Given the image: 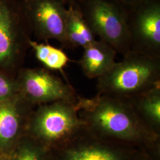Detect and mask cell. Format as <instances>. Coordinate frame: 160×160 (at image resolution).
Returning a JSON list of instances; mask_svg holds the SVG:
<instances>
[{"label":"cell","instance_id":"cell-5","mask_svg":"<svg viewBox=\"0 0 160 160\" xmlns=\"http://www.w3.org/2000/svg\"><path fill=\"white\" fill-rule=\"evenodd\" d=\"M86 22L95 36L123 56L131 50L128 14L111 0H77Z\"/></svg>","mask_w":160,"mask_h":160},{"label":"cell","instance_id":"cell-3","mask_svg":"<svg viewBox=\"0 0 160 160\" xmlns=\"http://www.w3.org/2000/svg\"><path fill=\"white\" fill-rule=\"evenodd\" d=\"M84 129L77 104L58 101L32 112L26 134L53 150L68 143Z\"/></svg>","mask_w":160,"mask_h":160},{"label":"cell","instance_id":"cell-11","mask_svg":"<svg viewBox=\"0 0 160 160\" xmlns=\"http://www.w3.org/2000/svg\"><path fill=\"white\" fill-rule=\"evenodd\" d=\"M82 56L77 61L88 78H98L114 65L117 52L109 44L96 40L85 47Z\"/></svg>","mask_w":160,"mask_h":160},{"label":"cell","instance_id":"cell-17","mask_svg":"<svg viewBox=\"0 0 160 160\" xmlns=\"http://www.w3.org/2000/svg\"><path fill=\"white\" fill-rule=\"evenodd\" d=\"M121 7L126 11L127 14L135 7L142 2L143 0H111Z\"/></svg>","mask_w":160,"mask_h":160},{"label":"cell","instance_id":"cell-18","mask_svg":"<svg viewBox=\"0 0 160 160\" xmlns=\"http://www.w3.org/2000/svg\"><path fill=\"white\" fill-rule=\"evenodd\" d=\"M136 160H160V154H155L141 149Z\"/></svg>","mask_w":160,"mask_h":160},{"label":"cell","instance_id":"cell-2","mask_svg":"<svg viewBox=\"0 0 160 160\" xmlns=\"http://www.w3.org/2000/svg\"><path fill=\"white\" fill-rule=\"evenodd\" d=\"M98 94L130 100L160 86V58L130 51L97 78Z\"/></svg>","mask_w":160,"mask_h":160},{"label":"cell","instance_id":"cell-8","mask_svg":"<svg viewBox=\"0 0 160 160\" xmlns=\"http://www.w3.org/2000/svg\"><path fill=\"white\" fill-rule=\"evenodd\" d=\"M20 1L32 34L46 43L49 40H57L66 49L68 8L65 0Z\"/></svg>","mask_w":160,"mask_h":160},{"label":"cell","instance_id":"cell-6","mask_svg":"<svg viewBox=\"0 0 160 160\" xmlns=\"http://www.w3.org/2000/svg\"><path fill=\"white\" fill-rule=\"evenodd\" d=\"M20 95L30 105H42L58 101L77 104L79 99L69 82L42 68H24L18 72Z\"/></svg>","mask_w":160,"mask_h":160},{"label":"cell","instance_id":"cell-19","mask_svg":"<svg viewBox=\"0 0 160 160\" xmlns=\"http://www.w3.org/2000/svg\"><path fill=\"white\" fill-rule=\"evenodd\" d=\"M67 6H72V7H77V0H65Z\"/></svg>","mask_w":160,"mask_h":160},{"label":"cell","instance_id":"cell-9","mask_svg":"<svg viewBox=\"0 0 160 160\" xmlns=\"http://www.w3.org/2000/svg\"><path fill=\"white\" fill-rule=\"evenodd\" d=\"M131 50L160 58V0H143L128 13Z\"/></svg>","mask_w":160,"mask_h":160},{"label":"cell","instance_id":"cell-12","mask_svg":"<svg viewBox=\"0 0 160 160\" xmlns=\"http://www.w3.org/2000/svg\"><path fill=\"white\" fill-rule=\"evenodd\" d=\"M65 36L66 49L84 48L96 40L95 34L86 22L78 6L68 7Z\"/></svg>","mask_w":160,"mask_h":160},{"label":"cell","instance_id":"cell-15","mask_svg":"<svg viewBox=\"0 0 160 160\" xmlns=\"http://www.w3.org/2000/svg\"><path fill=\"white\" fill-rule=\"evenodd\" d=\"M51 151L28 135L18 140L10 160H50Z\"/></svg>","mask_w":160,"mask_h":160},{"label":"cell","instance_id":"cell-4","mask_svg":"<svg viewBox=\"0 0 160 160\" xmlns=\"http://www.w3.org/2000/svg\"><path fill=\"white\" fill-rule=\"evenodd\" d=\"M32 32L20 0H0V72L11 77L22 68Z\"/></svg>","mask_w":160,"mask_h":160},{"label":"cell","instance_id":"cell-13","mask_svg":"<svg viewBox=\"0 0 160 160\" xmlns=\"http://www.w3.org/2000/svg\"><path fill=\"white\" fill-rule=\"evenodd\" d=\"M127 101L145 125L160 135V86Z\"/></svg>","mask_w":160,"mask_h":160},{"label":"cell","instance_id":"cell-10","mask_svg":"<svg viewBox=\"0 0 160 160\" xmlns=\"http://www.w3.org/2000/svg\"><path fill=\"white\" fill-rule=\"evenodd\" d=\"M12 100L0 104V150L2 151H6L12 147L23 130L26 132L32 113L31 105L20 95L16 103Z\"/></svg>","mask_w":160,"mask_h":160},{"label":"cell","instance_id":"cell-1","mask_svg":"<svg viewBox=\"0 0 160 160\" xmlns=\"http://www.w3.org/2000/svg\"><path fill=\"white\" fill-rule=\"evenodd\" d=\"M77 105L85 129L92 135L160 154V135L145 125L129 102L97 93L91 98L80 96Z\"/></svg>","mask_w":160,"mask_h":160},{"label":"cell","instance_id":"cell-20","mask_svg":"<svg viewBox=\"0 0 160 160\" xmlns=\"http://www.w3.org/2000/svg\"><path fill=\"white\" fill-rule=\"evenodd\" d=\"M0 160H1V159H0Z\"/></svg>","mask_w":160,"mask_h":160},{"label":"cell","instance_id":"cell-16","mask_svg":"<svg viewBox=\"0 0 160 160\" xmlns=\"http://www.w3.org/2000/svg\"><path fill=\"white\" fill-rule=\"evenodd\" d=\"M14 92V83L11 77L0 72V104L13 99Z\"/></svg>","mask_w":160,"mask_h":160},{"label":"cell","instance_id":"cell-7","mask_svg":"<svg viewBox=\"0 0 160 160\" xmlns=\"http://www.w3.org/2000/svg\"><path fill=\"white\" fill-rule=\"evenodd\" d=\"M141 149L104 140L84 131L62 147L51 151L50 160H136Z\"/></svg>","mask_w":160,"mask_h":160},{"label":"cell","instance_id":"cell-14","mask_svg":"<svg viewBox=\"0 0 160 160\" xmlns=\"http://www.w3.org/2000/svg\"><path fill=\"white\" fill-rule=\"evenodd\" d=\"M30 48L34 52L37 59L49 70L59 71L64 75L63 68L69 62L72 61L62 49L52 46L48 43H38L34 40L30 41Z\"/></svg>","mask_w":160,"mask_h":160}]
</instances>
